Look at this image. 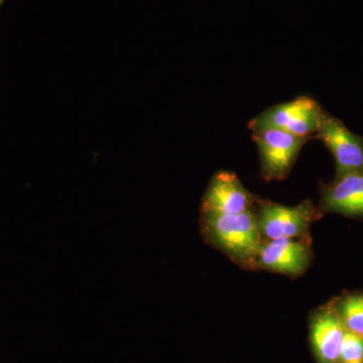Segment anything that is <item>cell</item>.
<instances>
[{"label": "cell", "instance_id": "cell-1", "mask_svg": "<svg viewBox=\"0 0 363 363\" xmlns=\"http://www.w3.org/2000/svg\"><path fill=\"white\" fill-rule=\"evenodd\" d=\"M326 111L311 97L300 96L292 100L272 105L257 114L248 123V130H281L300 138H311L316 135Z\"/></svg>", "mask_w": 363, "mask_h": 363}, {"label": "cell", "instance_id": "cell-2", "mask_svg": "<svg viewBox=\"0 0 363 363\" xmlns=\"http://www.w3.org/2000/svg\"><path fill=\"white\" fill-rule=\"evenodd\" d=\"M207 233L235 257H257L262 250L259 220L252 210L238 214H204Z\"/></svg>", "mask_w": 363, "mask_h": 363}, {"label": "cell", "instance_id": "cell-3", "mask_svg": "<svg viewBox=\"0 0 363 363\" xmlns=\"http://www.w3.org/2000/svg\"><path fill=\"white\" fill-rule=\"evenodd\" d=\"M252 133L259 150L262 174L267 180L285 178L303 145L310 140L274 128Z\"/></svg>", "mask_w": 363, "mask_h": 363}, {"label": "cell", "instance_id": "cell-4", "mask_svg": "<svg viewBox=\"0 0 363 363\" xmlns=\"http://www.w3.org/2000/svg\"><path fill=\"white\" fill-rule=\"evenodd\" d=\"M315 138L333 155L337 177L362 171L363 138L352 133L337 117L326 112Z\"/></svg>", "mask_w": 363, "mask_h": 363}, {"label": "cell", "instance_id": "cell-5", "mask_svg": "<svg viewBox=\"0 0 363 363\" xmlns=\"http://www.w3.org/2000/svg\"><path fill=\"white\" fill-rule=\"evenodd\" d=\"M252 196L238 180L235 174L222 171L212 179L203 199L204 214H238L252 205Z\"/></svg>", "mask_w": 363, "mask_h": 363}, {"label": "cell", "instance_id": "cell-6", "mask_svg": "<svg viewBox=\"0 0 363 363\" xmlns=\"http://www.w3.org/2000/svg\"><path fill=\"white\" fill-rule=\"evenodd\" d=\"M313 208L309 202L295 207L264 203L259 212L260 233L271 240L281 238L293 240L305 230L311 220Z\"/></svg>", "mask_w": 363, "mask_h": 363}, {"label": "cell", "instance_id": "cell-7", "mask_svg": "<svg viewBox=\"0 0 363 363\" xmlns=\"http://www.w3.org/2000/svg\"><path fill=\"white\" fill-rule=\"evenodd\" d=\"M257 257L262 267L288 274L302 272L309 262V250L303 243L289 238L262 245Z\"/></svg>", "mask_w": 363, "mask_h": 363}, {"label": "cell", "instance_id": "cell-8", "mask_svg": "<svg viewBox=\"0 0 363 363\" xmlns=\"http://www.w3.org/2000/svg\"><path fill=\"white\" fill-rule=\"evenodd\" d=\"M325 209L347 215H363V169L337 177L325 189Z\"/></svg>", "mask_w": 363, "mask_h": 363}, {"label": "cell", "instance_id": "cell-9", "mask_svg": "<svg viewBox=\"0 0 363 363\" xmlns=\"http://www.w3.org/2000/svg\"><path fill=\"white\" fill-rule=\"evenodd\" d=\"M345 331L342 319L333 310H327L315 317L312 324V341L322 363H336L340 359Z\"/></svg>", "mask_w": 363, "mask_h": 363}, {"label": "cell", "instance_id": "cell-10", "mask_svg": "<svg viewBox=\"0 0 363 363\" xmlns=\"http://www.w3.org/2000/svg\"><path fill=\"white\" fill-rule=\"evenodd\" d=\"M342 322L345 328L363 338V298H350L342 307Z\"/></svg>", "mask_w": 363, "mask_h": 363}, {"label": "cell", "instance_id": "cell-11", "mask_svg": "<svg viewBox=\"0 0 363 363\" xmlns=\"http://www.w3.org/2000/svg\"><path fill=\"white\" fill-rule=\"evenodd\" d=\"M340 359L343 363L363 362V338L346 330L341 345Z\"/></svg>", "mask_w": 363, "mask_h": 363}, {"label": "cell", "instance_id": "cell-12", "mask_svg": "<svg viewBox=\"0 0 363 363\" xmlns=\"http://www.w3.org/2000/svg\"><path fill=\"white\" fill-rule=\"evenodd\" d=\"M2 1H4V0H0V6H1Z\"/></svg>", "mask_w": 363, "mask_h": 363}, {"label": "cell", "instance_id": "cell-13", "mask_svg": "<svg viewBox=\"0 0 363 363\" xmlns=\"http://www.w3.org/2000/svg\"><path fill=\"white\" fill-rule=\"evenodd\" d=\"M353 363H363V362H353Z\"/></svg>", "mask_w": 363, "mask_h": 363}]
</instances>
